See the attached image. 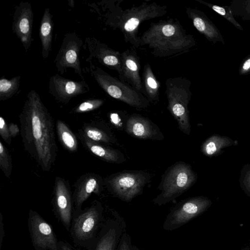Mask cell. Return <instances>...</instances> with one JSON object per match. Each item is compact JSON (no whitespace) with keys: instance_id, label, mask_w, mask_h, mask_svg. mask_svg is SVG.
Instances as JSON below:
<instances>
[{"instance_id":"obj_1","label":"cell","mask_w":250,"mask_h":250,"mask_svg":"<svg viewBox=\"0 0 250 250\" xmlns=\"http://www.w3.org/2000/svg\"><path fill=\"white\" fill-rule=\"evenodd\" d=\"M24 149L44 171H49L57 153L53 118L39 94L31 90L19 115Z\"/></svg>"},{"instance_id":"obj_2","label":"cell","mask_w":250,"mask_h":250,"mask_svg":"<svg viewBox=\"0 0 250 250\" xmlns=\"http://www.w3.org/2000/svg\"><path fill=\"white\" fill-rule=\"evenodd\" d=\"M195 45L193 36L172 19L152 23L140 37V46L147 45L156 57L180 54Z\"/></svg>"},{"instance_id":"obj_3","label":"cell","mask_w":250,"mask_h":250,"mask_svg":"<svg viewBox=\"0 0 250 250\" xmlns=\"http://www.w3.org/2000/svg\"><path fill=\"white\" fill-rule=\"evenodd\" d=\"M106 9L102 14L104 23L114 29H118L123 34L126 42L135 47L140 46L139 28L143 21L161 17L167 12V6L156 2L145 1L139 5L122 10L121 7L100 2Z\"/></svg>"},{"instance_id":"obj_4","label":"cell","mask_w":250,"mask_h":250,"mask_svg":"<svg viewBox=\"0 0 250 250\" xmlns=\"http://www.w3.org/2000/svg\"><path fill=\"white\" fill-rule=\"evenodd\" d=\"M106 211L102 204L94 201L91 205L79 211H73L70 237L79 250H93L104 223Z\"/></svg>"},{"instance_id":"obj_5","label":"cell","mask_w":250,"mask_h":250,"mask_svg":"<svg viewBox=\"0 0 250 250\" xmlns=\"http://www.w3.org/2000/svg\"><path fill=\"white\" fill-rule=\"evenodd\" d=\"M87 69L99 86L110 97L136 108H145L149 105V100L142 93L100 67L90 63Z\"/></svg>"},{"instance_id":"obj_6","label":"cell","mask_w":250,"mask_h":250,"mask_svg":"<svg viewBox=\"0 0 250 250\" xmlns=\"http://www.w3.org/2000/svg\"><path fill=\"white\" fill-rule=\"evenodd\" d=\"M191 82L184 77L168 78L166 82L167 109L176 119L180 130L187 135L190 132L188 106L191 97Z\"/></svg>"},{"instance_id":"obj_7","label":"cell","mask_w":250,"mask_h":250,"mask_svg":"<svg viewBox=\"0 0 250 250\" xmlns=\"http://www.w3.org/2000/svg\"><path fill=\"white\" fill-rule=\"evenodd\" d=\"M196 178L190 165L175 164L167 171L161 185L162 191L152 202L162 206L175 200L193 184Z\"/></svg>"},{"instance_id":"obj_8","label":"cell","mask_w":250,"mask_h":250,"mask_svg":"<svg viewBox=\"0 0 250 250\" xmlns=\"http://www.w3.org/2000/svg\"><path fill=\"white\" fill-rule=\"evenodd\" d=\"M149 176L143 171H125L106 177L104 185L114 196L125 202H130L142 191Z\"/></svg>"},{"instance_id":"obj_9","label":"cell","mask_w":250,"mask_h":250,"mask_svg":"<svg viewBox=\"0 0 250 250\" xmlns=\"http://www.w3.org/2000/svg\"><path fill=\"white\" fill-rule=\"evenodd\" d=\"M211 202L203 197L189 198L179 203L167 214L163 228L166 231L177 229L204 212Z\"/></svg>"},{"instance_id":"obj_10","label":"cell","mask_w":250,"mask_h":250,"mask_svg":"<svg viewBox=\"0 0 250 250\" xmlns=\"http://www.w3.org/2000/svg\"><path fill=\"white\" fill-rule=\"evenodd\" d=\"M83 45L82 39L74 32L66 33L63 38L54 62L59 73L63 74L68 68L73 69L75 73L84 79L79 59Z\"/></svg>"},{"instance_id":"obj_11","label":"cell","mask_w":250,"mask_h":250,"mask_svg":"<svg viewBox=\"0 0 250 250\" xmlns=\"http://www.w3.org/2000/svg\"><path fill=\"white\" fill-rule=\"evenodd\" d=\"M28 229L35 250H61L60 241L51 226L37 212L30 209Z\"/></svg>"},{"instance_id":"obj_12","label":"cell","mask_w":250,"mask_h":250,"mask_svg":"<svg viewBox=\"0 0 250 250\" xmlns=\"http://www.w3.org/2000/svg\"><path fill=\"white\" fill-rule=\"evenodd\" d=\"M126 230L125 220L117 211H106L105 218L93 250H117L121 236Z\"/></svg>"},{"instance_id":"obj_13","label":"cell","mask_w":250,"mask_h":250,"mask_svg":"<svg viewBox=\"0 0 250 250\" xmlns=\"http://www.w3.org/2000/svg\"><path fill=\"white\" fill-rule=\"evenodd\" d=\"M52 204L54 214L67 231H69L74 208L72 193L68 183L56 177Z\"/></svg>"},{"instance_id":"obj_14","label":"cell","mask_w":250,"mask_h":250,"mask_svg":"<svg viewBox=\"0 0 250 250\" xmlns=\"http://www.w3.org/2000/svg\"><path fill=\"white\" fill-rule=\"evenodd\" d=\"M33 18L32 5L29 2L21 1L15 7L12 30L22 43L26 52L30 48L33 41Z\"/></svg>"},{"instance_id":"obj_15","label":"cell","mask_w":250,"mask_h":250,"mask_svg":"<svg viewBox=\"0 0 250 250\" xmlns=\"http://www.w3.org/2000/svg\"><path fill=\"white\" fill-rule=\"evenodd\" d=\"M90 87L84 79L75 81L59 74L52 76L49 80L48 91L58 102L66 104L73 98L85 94Z\"/></svg>"},{"instance_id":"obj_16","label":"cell","mask_w":250,"mask_h":250,"mask_svg":"<svg viewBox=\"0 0 250 250\" xmlns=\"http://www.w3.org/2000/svg\"><path fill=\"white\" fill-rule=\"evenodd\" d=\"M85 45L88 51L86 61L91 62L96 59L103 65L115 70L119 74L122 70V53L108 47L93 37H87Z\"/></svg>"},{"instance_id":"obj_17","label":"cell","mask_w":250,"mask_h":250,"mask_svg":"<svg viewBox=\"0 0 250 250\" xmlns=\"http://www.w3.org/2000/svg\"><path fill=\"white\" fill-rule=\"evenodd\" d=\"M104 185L102 178L95 173H86L79 177L75 184L72 193L73 211L81 210L84 202L92 193L99 195Z\"/></svg>"},{"instance_id":"obj_18","label":"cell","mask_w":250,"mask_h":250,"mask_svg":"<svg viewBox=\"0 0 250 250\" xmlns=\"http://www.w3.org/2000/svg\"><path fill=\"white\" fill-rule=\"evenodd\" d=\"M119 76L121 81L145 95L140 75V62L135 52L127 50L122 53V70Z\"/></svg>"},{"instance_id":"obj_19","label":"cell","mask_w":250,"mask_h":250,"mask_svg":"<svg viewBox=\"0 0 250 250\" xmlns=\"http://www.w3.org/2000/svg\"><path fill=\"white\" fill-rule=\"evenodd\" d=\"M186 12L196 30L209 42L225 44L224 38L215 24L205 13L196 8H186Z\"/></svg>"},{"instance_id":"obj_20","label":"cell","mask_w":250,"mask_h":250,"mask_svg":"<svg viewBox=\"0 0 250 250\" xmlns=\"http://www.w3.org/2000/svg\"><path fill=\"white\" fill-rule=\"evenodd\" d=\"M126 132L140 139H162V135L158 127L148 119L139 115H132L126 123Z\"/></svg>"},{"instance_id":"obj_21","label":"cell","mask_w":250,"mask_h":250,"mask_svg":"<svg viewBox=\"0 0 250 250\" xmlns=\"http://www.w3.org/2000/svg\"><path fill=\"white\" fill-rule=\"evenodd\" d=\"M80 137L86 148L100 159L109 163L116 164H120L125 161L124 155L119 150L93 142L80 132Z\"/></svg>"},{"instance_id":"obj_22","label":"cell","mask_w":250,"mask_h":250,"mask_svg":"<svg viewBox=\"0 0 250 250\" xmlns=\"http://www.w3.org/2000/svg\"><path fill=\"white\" fill-rule=\"evenodd\" d=\"M53 16L50 9L46 8L42 15L40 28L39 37L42 43V54L43 59L48 58L51 51L53 30Z\"/></svg>"},{"instance_id":"obj_23","label":"cell","mask_w":250,"mask_h":250,"mask_svg":"<svg viewBox=\"0 0 250 250\" xmlns=\"http://www.w3.org/2000/svg\"><path fill=\"white\" fill-rule=\"evenodd\" d=\"M142 83L145 96L149 101H158L160 84L148 64H146L144 66Z\"/></svg>"},{"instance_id":"obj_24","label":"cell","mask_w":250,"mask_h":250,"mask_svg":"<svg viewBox=\"0 0 250 250\" xmlns=\"http://www.w3.org/2000/svg\"><path fill=\"white\" fill-rule=\"evenodd\" d=\"M56 131L60 142L67 150L70 152H74L77 150V138L63 121L60 120L57 121Z\"/></svg>"},{"instance_id":"obj_25","label":"cell","mask_w":250,"mask_h":250,"mask_svg":"<svg viewBox=\"0 0 250 250\" xmlns=\"http://www.w3.org/2000/svg\"><path fill=\"white\" fill-rule=\"evenodd\" d=\"M80 132L90 140L98 143L111 144L115 141L110 132L90 125H85Z\"/></svg>"},{"instance_id":"obj_26","label":"cell","mask_w":250,"mask_h":250,"mask_svg":"<svg viewBox=\"0 0 250 250\" xmlns=\"http://www.w3.org/2000/svg\"><path fill=\"white\" fill-rule=\"evenodd\" d=\"M232 142L226 137L217 135L208 138L202 146L201 151L208 156L216 154L222 148L230 145Z\"/></svg>"},{"instance_id":"obj_27","label":"cell","mask_w":250,"mask_h":250,"mask_svg":"<svg viewBox=\"0 0 250 250\" xmlns=\"http://www.w3.org/2000/svg\"><path fill=\"white\" fill-rule=\"evenodd\" d=\"M21 77L20 75L10 79L4 76L0 79V101H5L13 97L18 91Z\"/></svg>"},{"instance_id":"obj_28","label":"cell","mask_w":250,"mask_h":250,"mask_svg":"<svg viewBox=\"0 0 250 250\" xmlns=\"http://www.w3.org/2000/svg\"><path fill=\"white\" fill-rule=\"evenodd\" d=\"M199 3L203 4L215 12L217 13L224 19L231 23L237 29L243 31V27L236 21L233 16L229 6H219L210 3L202 0H195Z\"/></svg>"},{"instance_id":"obj_29","label":"cell","mask_w":250,"mask_h":250,"mask_svg":"<svg viewBox=\"0 0 250 250\" xmlns=\"http://www.w3.org/2000/svg\"><path fill=\"white\" fill-rule=\"evenodd\" d=\"M229 6L234 17H240L243 21H250V0H233Z\"/></svg>"},{"instance_id":"obj_30","label":"cell","mask_w":250,"mask_h":250,"mask_svg":"<svg viewBox=\"0 0 250 250\" xmlns=\"http://www.w3.org/2000/svg\"><path fill=\"white\" fill-rule=\"evenodd\" d=\"M0 168L7 178H9L12 171V163L9 151L0 141Z\"/></svg>"},{"instance_id":"obj_31","label":"cell","mask_w":250,"mask_h":250,"mask_svg":"<svg viewBox=\"0 0 250 250\" xmlns=\"http://www.w3.org/2000/svg\"><path fill=\"white\" fill-rule=\"evenodd\" d=\"M104 103V101L102 99L87 100L76 106L74 109L73 112L76 113H82L91 111L99 108Z\"/></svg>"},{"instance_id":"obj_32","label":"cell","mask_w":250,"mask_h":250,"mask_svg":"<svg viewBox=\"0 0 250 250\" xmlns=\"http://www.w3.org/2000/svg\"><path fill=\"white\" fill-rule=\"evenodd\" d=\"M0 135L5 143L10 145L12 141V137L10 135L8 125L4 119L0 117Z\"/></svg>"},{"instance_id":"obj_33","label":"cell","mask_w":250,"mask_h":250,"mask_svg":"<svg viewBox=\"0 0 250 250\" xmlns=\"http://www.w3.org/2000/svg\"><path fill=\"white\" fill-rule=\"evenodd\" d=\"M117 250H133L131 239L126 230L124 232L121 236Z\"/></svg>"},{"instance_id":"obj_34","label":"cell","mask_w":250,"mask_h":250,"mask_svg":"<svg viewBox=\"0 0 250 250\" xmlns=\"http://www.w3.org/2000/svg\"><path fill=\"white\" fill-rule=\"evenodd\" d=\"M238 73L240 75H247L250 74V54L248 55L241 62Z\"/></svg>"},{"instance_id":"obj_35","label":"cell","mask_w":250,"mask_h":250,"mask_svg":"<svg viewBox=\"0 0 250 250\" xmlns=\"http://www.w3.org/2000/svg\"><path fill=\"white\" fill-rule=\"evenodd\" d=\"M8 128L12 137H16L20 132V129L17 125L13 123H11L8 125Z\"/></svg>"},{"instance_id":"obj_36","label":"cell","mask_w":250,"mask_h":250,"mask_svg":"<svg viewBox=\"0 0 250 250\" xmlns=\"http://www.w3.org/2000/svg\"><path fill=\"white\" fill-rule=\"evenodd\" d=\"M4 226L2 214L0 213V250H1L3 240L4 237Z\"/></svg>"},{"instance_id":"obj_37","label":"cell","mask_w":250,"mask_h":250,"mask_svg":"<svg viewBox=\"0 0 250 250\" xmlns=\"http://www.w3.org/2000/svg\"><path fill=\"white\" fill-rule=\"evenodd\" d=\"M60 245L61 250H73L68 243L63 241H60Z\"/></svg>"},{"instance_id":"obj_38","label":"cell","mask_w":250,"mask_h":250,"mask_svg":"<svg viewBox=\"0 0 250 250\" xmlns=\"http://www.w3.org/2000/svg\"><path fill=\"white\" fill-rule=\"evenodd\" d=\"M248 184L250 187V174H249V177L248 178Z\"/></svg>"},{"instance_id":"obj_39","label":"cell","mask_w":250,"mask_h":250,"mask_svg":"<svg viewBox=\"0 0 250 250\" xmlns=\"http://www.w3.org/2000/svg\"><path fill=\"white\" fill-rule=\"evenodd\" d=\"M242 250H250V248L249 247H246L244 248L243 249H242Z\"/></svg>"},{"instance_id":"obj_40","label":"cell","mask_w":250,"mask_h":250,"mask_svg":"<svg viewBox=\"0 0 250 250\" xmlns=\"http://www.w3.org/2000/svg\"><path fill=\"white\" fill-rule=\"evenodd\" d=\"M133 250H139L136 246H133Z\"/></svg>"}]
</instances>
